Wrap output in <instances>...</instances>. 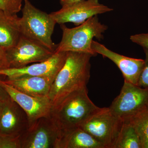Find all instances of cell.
<instances>
[{
    "label": "cell",
    "instance_id": "6da1fadb",
    "mask_svg": "<svg viewBox=\"0 0 148 148\" xmlns=\"http://www.w3.org/2000/svg\"><path fill=\"white\" fill-rule=\"evenodd\" d=\"M88 53L67 52L64 65L56 77L48 95L52 106L74 91L86 87L90 77Z\"/></svg>",
    "mask_w": 148,
    "mask_h": 148
},
{
    "label": "cell",
    "instance_id": "7a4b0ae2",
    "mask_svg": "<svg viewBox=\"0 0 148 148\" xmlns=\"http://www.w3.org/2000/svg\"><path fill=\"white\" fill-rule=\"evenodd\" d=\"M101 108L89 98L86 87L72 92L52 106L49 116L61 133L79 127Z\"/></svg>",
    "mask_w": 148,
    "mask_h": 148
},
{
    "label": "cell",
    "instance_id": "3957f363",
    "mask_svg": "<svg viewBox=\"0 0 148 148\" xmlns=\"http://www.w3.org/2000/svg\"><path fill=\"white\" fill-rule=\"evenodd\" d=\"M62 37L54 52H76L88 53L95 56L98 53L92 48L93 39L101 40L108 27L99 21L98 15L90 18L77 27L68 28L61 24Z\"/></svg>",
    "mask_w": 148,
    "mask_h": 148
},
{
    "label": "cell",
    "instance_id": "277c9868",
    "mask_svg": "<svg viewBox=\"0 0 148 148\" xmlns=\"http://www.w3.org/2000/svg\"><path fill=\"white\" fill-rule=\"evenodd\" d=\"M19 25L22 36L38 43L54 52L56 45L51 39L56 22L50 14L39 10L29 0H24Z\"/></svg>",
    "mask_w": 148,
    "mask_h": 148
},
{
    "label": "cell",
    "instance_id": "5b68a950",
    "mask_svg": "<svg viewBox=\"0 0 148 148\" xmlns=\"http://www.w3.org/2000/svg\"><path fill=\"white\" fill-rule=\"evenodd\" d=\"M109 108L123 123H129L148 110V87L124 80L120 93Z\"/></svg>",
    "mask_w": 148,
    "mask_h": 148
},
{
    "label": "cell",
    "instance_id": "8992f818",
    "mask_svg": "<svg viewBox=\"0 0 148 148\" xmlns=\"http://www.w3.org/2000/svg\"><path fill=\"white\" fill-rule=\"evenodd\" d=\"M123 123L109 108H101L81 125L104 148H114Z\"/></svg>",
    "mask_w": 148,
    "mask_h": 148
},
{
    "label": "cell",
    "instance_id": "52a82bcc",
    "mask_svg": "<svg viewBox=\"0 0 148 148\" xmlns=\"http://www.w3.org/2000/svg\"><path fill=\"white\" fill-rule=\"evenodd\" d=\"M61 132L50 116L29 125L19 137L20 148H57Z\"/></svg>",
    "mask_w": 148,
    "mask_h": 148
},
{
    "label": "cell",
    "instance_id": "ba28073f",
    "mask_svg": "<svg viewBox=\"0 0 148 148\" xmlns=\"http://www.w3.org/2000/svg\"><path fill=\"white\" fill-rule=\"evenodd\" d=\"M113 10L99 3L98 0H81L63 6L61 9L50 14L56 24L72 22L78 26L92 16Z\"/></svg>",
    "mask_w": 148,
    "mask_h": 148
},
{
    "label": "cell",
    "instance_id": "9c48e42d",
    "mask_svg": "<svg viewBox=\"0 0 148 148\" xmlns=\"http://www.w3.org/2000/svg\"><path fill=\"white\" fill-rule=\"evenodd\" d=\"M10 68H20L46 61L54 52L21 35L16 45L6 51Z\"/></svg>",
    "mask_w": 148,
    "mask_h": 148
},
{
    "label": "cell",
    "instance_id": "30bf717a",
    "mask_svg": "<svg viewBox=\"0 0 148 148\" xmlns=\"http://www.w3.org/2000/svg\"><path fill=\"white\" fill-rule=\"evenodd\" d=\"M29 126L25 111L10 97L1 102L0 135L19 138Z\"/></svg>",
    "mask_w": 148,
    "mask_h": 148
},
{
    "label": "cell",
    "instance_id": "8fae6325",
    "mask_svg": "<svg viewBox=\"0 0 148 148\" xmlns=\"http://www.w3.org/2000/svg\"><path fill=\"white\" fill-rule=\"evenodd\" d=\"M0 85L10 98L24 110L29 119V125L37 119L50 115L52 106L48 97H34L16 90L0 79Z\"/></svg>",
    "mask_w": 148,
    "mask_h": 148
},
{
    "label": "cell",
    "instance_id": "7c38bea8",
    "mask_svg": "<svg viewBox=\"0 0 148 148\" xmlns=\"http://www.w3.org/2000/svg\"><path fill=\"white\" fill-rule=\"evenodd\" d=\"M67 52H54L46 61L20 68H9L0 71V75L7 79L24 76H45L56 77L66 61Z\"/></svg>",
    "mask_w": 148,
    "mask_h": 148
},
{
    "label": "cell",
    "instance_id": "4fadbf2b",
    "mask_svg": "<svg viewBox=\"0 0 148 148\" xmlns=\"http://www.w3.org/2000/svg\"><path fill=\"white\" fill-rule=\"evenodd\" d=\"M92 47L98 54L110 59L117 66L123 74L124 80L138 85L139 77L145 65V60L121 55L94 40Z\"/></svg>",
    "mask_w": 148,
    "mask_h": 148
},
{
    "label": "cell",
    "instance_id": "5bb4252c",
    "mask_svg": "<svg viewBox=\"0 0 148 148\" xmlns=\"http://www.w3.org/2000/svg\"><path fill=\"white\" fill-rule=\"evenodd\" d=\"M55 77L24 76L3 80L16 90L34 97H48Z\"/></svg>",
    "mask_w": 148,
    "mask_h": 148
},
{
    "label": "cell",
    "instance_id": "9a60e30c",
    "mask_svg": "<svg viewBox=\"0 0 148 148\" xmlns=\"http://www.w3.org/2000/svg\"><path fill=\"white\" fill-rule=\"evenodd\" d=\"M19 19L16 14L0 9V47L6 51L16 45L21 36Z\"/></svg>",
    "mask_w": 148,
    "mask_h": 148
},
{
    "label": "cell",
    "instance_id": "2e32d148",
    "mask_svg": "<svg viewBox=\"0 0 148 148\" xmlns=\"http://www.w3.org/2000/svg\"><path fill=\"white\" fill-rule=\"evenodd\" d=\"M57 148H104L90 134L80 127L62 132Z\"/></svg>",
    "mask_w": 148,
    "mask_h": 148
},
{
    "label": "cell",
    "instance_id": "e0dca14e",
    "mask_svg": "<svg viewBox=\"0 0 148 148\" xmlns=\"http://www.w3.org/2000/svg\"><path fill=\"white\" fill-rule=\"evenodd\" d=\"M114 148H142L140 137L132 124L123 123Z\"/></svg>",
    "mask_w": 148,
    "mask_h": 148
},
{
    "label": "cell",
    "instance_id": "ac0fdd59",
    "mask_svg": "<svg viewBox=\"0 0 148 148\" xmlns=\"http://www.w3.org/2000/svg\"><path fill=\"white\" fill-rule=\"evenodd\" d=\"M129 123L138 133L142 148H148V109Z\"/></svg>",
    "mask_w": 148,
    "mask_h": 148
},
{
    "label": "cell",
    "instance_id": "d6986e66",
    "mask_svg": "<svg viewBox=\"0 0 148 148\" xmlns=\"http://www.w3.org/2000/svg\"><path fill=\"white\" fill-rule=\"evenodd\" d=\"M23 0H0V9L7 13L15 14L20 11Z\"/></svg>",
    "mask_w": 148,
    "mask_h": 148
},
{
    "label": "cell",
    "instance_id": "ffe728a7",
    "mask_svg": "<svg viewBox=\"0 0 148 148\" xmlns=\"http://www.w3.org/2000/svg\"><path fill=\"white\" fill-rule=\"evenodd\" d=\"M19 137L12 138L0 135V148H20Z\"/></svg>",
    "mask_w": 148,
    "mask_h": 148
},
{
    "label": "cell",
    "instance_id": "44dd1931",
    "mask_svg": "<svg viewBox=\"0 0 148 148\" xmlns=\"http://www.w3.org/2000/svg\"><path fill=\"white\" fill-rule=\"evenodd\" d=\"M145 54V65L143 71L140 74L138 86L141 87H148V48H143Z\"/></svg>",
    "mask_w": 148,
    "mask_h": 148
},
{
    "label": "cell",
    "instance_id": "7402d4cb",
    "mask_svg": "<svg viewBox=\"0 0 148 148\" xmlns=\"http://www.w3.org/2000/svg\"><path fill=\"white\" fill-rule=\"evenodd\" d=\"M130 39L132 42L140 46L143 48H148V33L132 35Z\"/></svg>",
    "mask_w": 148,
    "mask_h": 148
},
{
    "label": "cell",
    "instance_id": "603a6c76",
    "mask_svg": "<svg viewBox=\"0 0 148 148\" xmlns=\"http://www.w3.org/2000/svg\"><path fill=\"white\" fill-rule=\"evenodd\" d=\"M10 68L7 56L6 51L0 47V71Z\"/></svg>",
    "mask_w": 148,
    "mask_h": 148
},
{
    "label": "cell",
    "instance_id": "cb8c5ba5",
    "mask_svg": "<svg viewBox=\"0 0 148 148\" xmlns=\"http://www.w3.org/2000/svg\"><path fill=\"white\" fill-rule=\"evenodd\" d=\"M10 97L7 92L0 85V100L1 101H4L8 99Z\"/></svg>",
    "mask_w": 148,
    "mask_h": 148
},
{
    "label": "cell",
    "instance_id": "d4e9b609",
    "mask_svg": "<svg viewBox=\"0 0 148 148\" xmlns=\"http://www.w3.org/2000/svg\"><path fill=\"white\" fill-rule=\"evenodd\" d=\"M59 1H60V4L62 6H63L67 5L72 3L81 1V0H59Z\"/></svg>",
    "mask_w": 148,
    "mask_h": 148
},
{
    "label": "cell",
    "instance_id": "484cf974",
    "mask_svg": "<svg viewBox=\"0 0 148 148\" xmlns=\"http://www.w3.org/2000/svg\"><path fill=\"white\" fill-rule=\"evenodd\" d=\"M1 101L0 100V109H1Z\"/></svg>",
    "mask_w": 148,
    "mask_h": 148
}]
</instances>
